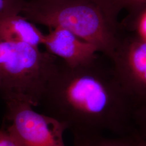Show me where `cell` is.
Returning <instances> with one entry per match:
<instances>
[{
	"label": "cell",
	"mask_w": 146,
	"mask_h": 146,
	"mask_svg": "<svg viewBox=\"0 0 146 146\" xmlns=\"http://www.w3.org/2000/svg\"><path fill=\"white\" fill-rule=\"evenodd\" d=\"M5 127L20 146H66L64 123L33 110L31 104L13 99H5Z\"/></svg>",
	"instance_id": "obj_4"
},
{
	"label": "cell",
	"mask_w": 146,
	"mask_h": 146,
	"mask_svg": "<svg viewBox=\"0 0 146 146\" xmlns=\"http://www.w3.org/2000/svg\"><path fill=\"white\" fill-rule=\"evenodd\" d=\"M27 0H0V19L21 14Z\"/></svg>",
	"instance_id": "obj_10"
},
{
	"label": "cell",
	"mask_w": 146,
	"mask_h": 146,
	"mask_svg": "<svg viewBox=\"0 0 146 146\" xmlns=\"http://www.w3.org/2000/svg\"><path fill=\"white\" fill-rule=\"evenodd\" d=\"M123 88L136 108L146 106V38L124 29L110 60Z\"/></svg>",
	"instance_id": "obj_5"
},
{
	"label": "cell",
	"mask_w": 146,
	"mask_h": 146,
	"mask_svg": "<svg viewBox=\"0 0 146 146\" xmlns=\"http://www.w3.org/2000/svg\"><path fill=\"white\" fill-rule=\"evenodd\" d=\"M40 104L44 113L64 123L72 133L109 131L117 136L135 134V107L112 65L98 56L71 67L60 59L47 84Z\"/></svg>",
	"instance_id": "obj_1"
},
{
	"label": "cell",
	"mask_w": 146,
	"mask_h": 146,
	"mask_svg": "<svg viewBox=\"0 0 146 146\" xmlns=\"http://www.w3.org/2000/svg\"><path fill=\"white\" fill-rule=\"evenodd\" d=\"M134 122L136 134L146 140V106L136 108Z\"/></svg>",
	"instance_id": "obj_11"
},
{
	"label": "cell",
	"mask_w": 146,
	"mask_h": 146,
	"mask_svg": "<svg viewBox=\"0 0 146 146\" xmlns=\"http://www.w3.org/2000/svg\"><path fill=\"white\" fill-rule=\"evenodd\" d=\"M43 45L47 51L71 67L90 62L98 56V51L66 29L56 27L44 35Z\"/></svg>",
	"instance_id": "obj_6"
},
{
	"label": "cell",
	"mask_w": 146,
	"mask_h": 146,
	"mask_svg": "<svg viewBox=\"0 0 146 146\" xmlns=\"http://www.w3.org/2000/svg\"><path fill=\"white\" fill-rule=\"evenodd\" d=\"M115 7L121 11L125 9L128 15L125 20L135 19L146 11V0H112Z\"/></svg>",
	"instance_id": "obj_9"
},
{
	"label": "cell",
	"mask_w": 146,
	"mask_h": 146,
	"mask_svg": "<svg viewBox=\"0 0 146 146\" xmlns=\"http://www.w3.org/2000/svg\"><path fill=\"white\" fill-rule=\"evenodd\" d=\"M73 134V146H135L133 135L105 137L100 133Z\"/></svg>",
	"instance_id": "obj_8"
},
{
	"label": "cell",
	"mask_w": 146,
	"mask_h": 146,
	"mask_svg": "<svg viewBox=\"0 0 146 146\" xmlns=\"http://www.w3.org/2000/svg\"><path fill=\"white\" fill-rule=\"evenodd\" d=\"M58 60L38 47L0 35V90L3 99L40 105Z\"/></svg>",
	"instance_id": "obj_3"
},
{
	"label": "cell",
	"mask_w": 146,
	"mask_h": 146,
	"mask_svg": "<svg viewBox=\"0 0 146 146\" xmlns=\"http://www.w3.org/2000/svg\"><path fill=\"white\" fill-rule=\"evenodd\" d=\"M0 35L35 47L43 44L44 35L21 14L0 19Z\"/></svg>",
	"instance_id": "obj_7"
},
{
	"label": "cell",
	"mask_w": 146,
	"mask_h": 146,
	"mask_svg": "<svg viewBox=\"0 0 146 146\" xmlns=\"http://www.w3.org/2000/svg\"><path fill=\"white\" fill-rule=\"evenodd\" d=\"M135 146H146V140L135 134L133 135Z\"/></svg>",
	"instance_id": "obj_13"
},
{
	"label": "cell",
	"mask_w": 146,
	"mask_h": 146,
	"mask_svg": "<svg viewBox=\"0 0 146 146\" xmlns=\"http://www.w3.org/2000/svg\"><path fill=\"white\" fill-rule=\"evenodd\" d=\"M120 12L112 0H29L21 14L34 24L72 32L110 60L123 33Z\"/></svg>",
	"instance_id": "obj_2"
},
{
	"label": "cell",
	"mask_w": 146,
	"mask_h": 146,
	"mask_svg": "<svg viewBox=\"0 0 146 146\" xmlns=\"http://www.w3.org/2000/svg\"><path fill=\"white\" fill-rule=\"evenodd\" d=\"M0 146H20L8 131L4 123L0 129Z\"/></svg>",
	"instance_id": "obj_12"
}]
</instances>
